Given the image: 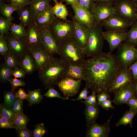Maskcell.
<instances>
[{
	"mask_svg": "<svg viewBox=\"0 0 137 137\" xmlns=\"http://www.w3.org/2000/svg\"><path fill=\"white\" fill-rule=\"evenodd\" d=\"M136 53H137V48H136Z\"/></svg>",
	"mask_w": 137,
	"mask_h": 137,
	"instance_id": "63",
	"label": "cell"
},
{
	"mask_svg": "<svg viewBox=\"0 0 137 137\" xmlns=\"http://www.w3.org/2000/svg\"><path fill=\"white\" fill-rule=\"evenodd\" d=\"M51 9L53 13L56 18L64 21L67 20L68 11L62 1L55 3L54 6L52 7Z\"/></svg>",
	"mask_w": 137,
	"mask_h": 137,
	"instance_id": "26",
	"label": "cell"
},
{
	"mask_svg": "<svg viewBox=\"0 0 137 137\" xmlns=\"http://www.w3.org/2000/svg\"><path fill=\"white\" fill-rule=\"evenodd\" d=\"M112 116L111 115L108 121L100 125L94 123L89 127L85 134L87 137H108L110 132V122Z\"/></svg>",
	"mask_w": 137,
	"mask_h": 137,
	"instance_id": "17",
	"label": "cell"
},
{
	"mask_svg": "<svg viewBox=\"0 0 137 137\" xmlns=\"http://www.w3.org/2000/svg\"><path fill=\"white\" fill-rule=\"evenodd\" d=\"M133 86L135 96L137 97V81H134L133 84Z\"/></svg>",
	"mask_w": 137,
	"mask_h": 137,
	"instance_id": "58",
	"label": "cell"
},
{
	"mask_svg": "<svg viewBox=\"0 0 137 137\" xmlns=\"http://www.w3.org/2000/svg\"><path fill=\"white\" fill-rule=\"evenodd\" d=\"M9 81L11 86V89L13 91H15V89L19 87H24L26 85L25 82L22 79H18L15 78H10Z\"/></svg>",
	"mask_w": 137,
	"mask_h": 137,
	"instance_id": "46",
	"label": "cell"
},
{
	"mask_svg": "<svg viewBox=\"0 0 137 137\" xmlns=\"http://www.w3.org/2000/svg\"><path fill=\"white\" fill-rule=\"evenodd\" d=\"M71 7L75 14V18L81 24L90 28L95 21L91 12L79 4Z\"/></svg>",
	"mask_w": 137,
	"mask_h": 137,
	"instance_id": "19",
	"label": "cell"
},
{
	"mask_svg": "<svg viewBox=\"0 0 137 137\" xmlns=\"http://www.w3.org/2000/svg\"><path fill=\"white\" fill-rule=\"evenodd\" d=\"M52 7L49 5L45 10L36 15L33 22L41 28L48 27L56 18L52 12Z\"/></svg>",
	"mask_w": 137,
	"mask_h": 137,
	"instance_id": "20",
	"label": "cell"
},
{
	"mask_svg": "<svg viewBox=\"0 0 137 137\" xmlns=\"http://www.w3.org/2000/svg\"><path fill=\"white\" fill-rule=\"evenodd\" d=\"M9 50L8 44L5 35H0V54L3 56Z\"/></svg>",
	"mask_w": 137,
	"mask_h": 137,
	"instance_id": "44",
	"label": "cell"
},
{
	"mask_svg": "<svg viewBox=\"0 0 137 137\" xmlns=\"http://www.w3.org/2000/svg\"><path fill=\"white\" fill-rule=\"evenodd\" d=\"M133 84L114 92V97L113 102L116 105H121L126 104L129 99L135 96Z\"/></svg>",
	"mask_w": 137,
	"mask_h": 137,
	"instance_id": "22",
	"label": "cell"
},
{
	"mask_svg": "<svg viewBox=\"0 0 137 137\" xmlns=\"http://www.w3.org/2000/svg\"><path fill=\"white\" fill-rule=\"evenodd\" d=\"M96 97L98 98L97 104L99 105L104 101L110 98L109 94L105 92L98 94Z\"/></svg>",
	"mask_w": 137,
	"mask_h": 137,
	"instance_id": "49",
	"label": "cell"
},
{
	"mask_svg": "<svg viewBox=\"0 0 137 137\" xmlns=\"http://www.w3.org/2000/svg\"><path fill=\"white\" fill-rule=\"evenodd\" d=\"M135 81H137V60L128 67Z\"/></svg>",
	"mask_w": 137,
	"mask_h": 137,
	"instance_id": "52",
	"label": "cell"
},
{
	"mask_svg": "<svg viewBox=\"0 0 137 137\" xmlns=\"http://www.w3.org/2000/svg\"><path fill=\"white\" fill-rule=\"evenodd\" d=\"M21 23L25 27L33 22L35 15L28 6L17 10Z\"/></svg>",
	"mask_w": 137,
	"mask_h": 137,
	"instance_id": "23",
	"label": "cell"
},
{
	"mask_svg": "<svg viewBox=\"0 0 137 137\" xmlns=\"http://www.w3.org/2000/svg\"><path fill=\"white\" fill-rule=\"evenodd\" d=\"M130 109L137 111V97L134 96L128 100L126 103Z\"/></svg>",
	"mask_w": 137,
	"mask_h": 137,
	"instance_id": "51",
	"label": "cell"
},
{
	"mask_svg": "<svg viewBox=\"0 0 137 137\" xmlns=\"http://www.w3.org/2000/svg\"><path fill=\"white\" fill-rule=\"evenodd\" d=\"M137 113V111L130 109L127 111L123 116L116 123V126L117 127L121 125H131L132 123V119Z\"/></svg>",
	"mask_w": 137,
	"mask_h": 137,
	"instance_id": "32",
	"label": "cell"
},
{
	"mask_svg": "<svg viewBox=\"0 0 137 137\" xmlns=\"http://www.w3.org/2000/svg\"><path fill=\"white\" fill-rule=\"evenodd\" d=\"M78 4L83 8L90 12L95 3V0H77Z\"/></svg>",
	"mask_w": 137,
	"mask_h": 137,
	"instance_id": "48",
	"label": "cell"
},
{
	"mask_svg": "<svg viewBox=\"0 0 137 137\" xmlns=\"http://www.w3.org/2000/svg\"><path fill=\"white\" fill-rule=\"evenodd\" d=\"M16 96L18 98L22 100L26 99L27 97V94L24 89L20 88L16 92Z\"/></svg>",
	"mask_w": 137,
	"mask_h": 137,
	"instance_id": "54",
	"label": "cell"
},
{
	"mask_svg": "<svg viewBox=\"0 0 137 137\" xmlns=\"http://www.w3.org/2000/svg\"><path fill=\"white\" fill-rule=\"evenodd\" d=\"M58 45L61 59L68 65H82L85 55L73 36L66 39Z\"/></svg>",
	"mask_w": 137,
	"mask_h": 137,
	"instance_id": "3",
	"label": "cell"
},
{
	"mask_svg": "<svg viewBox=\"0 0 137 137\" xmlns=\"http://www.w3.org/2000/svg\"><path fill=\"white\" fill-rule=\"evenodd\" d=\"M72 19L74 25L73 37L76 43L84 52L88 41L89 28L79 22L74 16Z\"/></svg>",
	"mask_w": 137,
	"mask_h": 137,
	"instance_id": "13",
	"label": "cell"
},
{
	"mask_svg": "<svg viewBox=\"0 0 137 137\" xmlns=\"http://www.w3.org/2000/svg\"><path fill=\"white\" fill-rule=\"evenodd\" d=\"M4 1H6L7 2H10L11 0H2Z\"/></svg>",
	"mask_w": 137,
	"mask_h": 137,
	"instance_id": "59",
	"label": "cell"
},
{
	"mask_svg": "<svg viewBox=\"0 0 137 137\" xmlns=\"http://www.w3.org/2000/svg\"><path fill=\"white\" fill-rule=\"evenodd\" d=\"M3 56L4 62L12 68L19 67L20 57L17 55L8 50Z\"/></svg>",
	"mask_w": 137,
	"mask_h": 137,
	"instance_id": "28",
	"label": "cell"
},
{
	"mask_svg": "<svg viewBox=\"0 0 137 137\" xmlns=\"http://www.w3.org/2000/svg\"><path fill=\"white\" fill-rule=\"evenodd\" d=\"M13 69L7 65L4 62L2 63L0 67V80L4 83L9 81L12 76Z\"/></svg>",
	"mask_w": 137,
	"mask_h": 137,
	"instance_id": "34",
	"label": "cell"
},
{
	"mask_svg": "<svg viewBox=\"0 0 137 137\" xmlns=\"http://www.w3.org/2000/svg\"><path fill=\"white\" fill-rule=\"evenodd\" d=\"M25 28L20 23L17 24H13L9 31L11 34L15 37L20 39L26 35V30Z\"/></svg>",
	"mask_w": 137,
	"mask_h": 137,
	"instance_id": "35",
	"label": "cell"
},
{
	"mask_svg": "<svg viewBox=\"0 0 137 137\" xmlns=\"http://www.w3.org/2000/svg\"><path fill=\"white\" fill-rule=\"evenodd\" d=\"M127 34V31H107L103 32L104 38L109 45V52L112 53L123 42L125 41Z\"/></svg>",
	"mask_w": 137,
	"mask_h": 137,
	"instance_id": "16",
	"label": "cell"
},
{
	"mask_svg": "<svg viewBox=\"0 0 137 137\" xmlns=\"http://www.w3.org/2000/svg\"><path fill=\"white\" fill-rule=\"evenodd\" d=\"M136 20H137V13H136Z\"/></svg>",
	"mask_w": 137,
	"mask_h": 137,
	"instance_id": "62",
	"label": "cell"
},
{
	"mask_svg": "<svg viewBox=\"0 0 137 137\" xmlns=\"http://www.w3.org/2000/svg\"><path fill=\"white\" fill-rule=\"evenodd\" d=\"M88 89L87 86L86 85L85 87L81 91L78 97L76 99H74V101H79L82 99H85L89 93Z\"/></svg>",
	"mask_w": 137,
	"mask_h": 137,
	"instance_id": "53",
	"label": "cell"
},
{
	"mask_svg": "<svg viewBox=\"0 0 137 137\" xmlns=\"http://www.w3.org/2000/svg\"><path fill=\"white\" fill-rule=\"evenodd\" d=\"M103 27L107 31H126L133 23L116 14L101 21Z\"/></svg>",
	"mask_w": 137,
	"mask_h": 137,
	"instance_id": "10",
	"label": "cell"
},
{
	"mask_svg": "<svg viewBox=\"0 0 137 137\" xmlns=\"http://www.w3.org/2000/svg\"><path fill=\"white\" fill-rule=\"evenodd\" d=\"M30 1H32V0H30Z\"/></svg>",
	"mask_w": 137,
	"mask_h": 137,
	"instance_id": "64",
	"label": "cell"
},
{
	"mask_svg": "<svg viewBox=\"0 0 137 137\" xmlns=\"http://www.w3.org/2000/svg\"><path fill=\"white\" fill-rule=\"evenodd\" d=\"M53 1H54L55 3H57L58 2V1L57 0H51Z\"/></svg>",
	"mask_w": 137,
	"mask_h": 137,
	"instance_id": "60",
	"label": "cell"
},
{
	"mask_svg": "<svg viewBox=\"0 0 137 137\" xmlns=\"http://www.w3.org/2000/svg\"><path fill=\"white\" fill-rule=\"evenodd\" d=\"M130 29L127 31L125 42L134 46H137V21L133 23Z\"/></svg>",
	"mask_w": 137,
	"mask_h": 137,
	"instance_id": "31",
	"label": "cell"
},
{
	"mask_svg": "<svg viewBox=\"0 0 137 137\" xmlns=\"http://www.w3.org/2000/svg\"><path fill=\"white\" fill-rule=\"evenodd\" d=\"M117 48L115 55L122 68L128 67L137 60L136 48L134 46L125 42Z\"/></svg>",
	"mask_w": 137,
	"mask_h": 137,
	"instance_id": "6",
	"label": "cell"
},
{
	"mask_svg": "<svg viewBox=\"0 0 137 137\" xmlns=\"http://www.w3.org/2000/svg\"><path fill=\"white\" fill-rule=\"evenodd\" d=\"M90 12L95 21H101L116 14L114 5L111 3L95 2Z\"/></svg>",
	"mask_w": 137,
	"mask_h": 137,
	"instance_id": "8",
	"label": "cell"
},
{
	"mask_svg": "<svg viewBox=\"0 0 137 137\" xmlns=\"http://www.w3.org/2000/svg\"><path fill=\"white\" fill-rule=\"evenodd\" d=\"M16 92L11 89L5 91L3 93L4 102L3 104L10 108L13 102L17 98L16 96Z\"/></svg>",
	"mask_w": 137,
	"mask_h": 137,
	"instance_id": "36",
	"label": "cell"
},
{
	"mask_svg": "<svg viewBox=\"0 0 137 137\" xmlns=\"http://www.w3.org/2000/svg\"><path fill=\"white\" fill-rule=\"evenodd\" d=\"M29 119L23 112L15 114L13 119L16 130L27 127Z\"/></svg>",
	"mask_w": 137,
	"mask_h": 137,
	"instance_id": "33",
	"label": "cell"
},
{
	"mask_svg": "<svg viewBox=\"0 0 137 137\" xmlns=\"http://www.w3.org/2000/svg\"><path fill=\"white\" fill-rule=\"evenodd\" d=\"M42 28L36 26L33 22L27 26L26 35L23 38L29 50L40 45Z\"/></svg>",
	"mask_w": 137,
	"mask_h": 137,
	"instance_id": "15",
	"label": "cell"
},
{
	"mask_svg": "<svg viewBox=\"0 0 137 137\" xmlns=\"http://www.w3.org/2000/svg\"><path fill=\"white\" fill-rule=\"evenodd\" d=\"M134 81L129 68H122L111 84L108 92L114 93L133 84Z\"/></svg>",
	"mask_w": 137,
	"mask_h": 137,
	"instance_id": "9",
	"label": "cell"
},
{
	"mask_svg": "<svg viewBox=\"0 0 137 137\" xmlns=\"http://www.w3.org/2000/svg\"><path fill=\"white\" fill-rule=\"evenodd\" d=\"M40 45L51 55H59V46L54 37L48 28H43L42 29Z\"/></svg>",
	"mask_w": 137,
	"mask_h": 137,
	"instance_id": "12",
	"label": "cell"
},
{
	"mask_svg": "<svg viewBox=\"0 0 137 137\" xmlns=\"http://www.w3.org/2000/svg\"><path fill=\"white\" fill-rule=\"evenodd\" d=\"M97 103L93 106H86L84 113L86 122L87 127L96 123L99 114L100 109Z\"/></svg>",
	"mask_w": 137,
	"mask_h": 137,
	"instance_id": "24",
	"label": "cell"
},
{
	"mask_svg": "<svg viewBox=\"0 0 137 137\" xmlns=\"http://www.w3.org/2000/svg\"><path fill=\"white\" fill-rule=\"evenodd\" d=\"M47 132L44 124L41 123L37 124L32 130L33 137H42Z\"/></svg>",
	"mask_w": 137,
	"mask_h": 137,
	"instance_id": "40",
	"label": "cell"
},
{
	"mask_svg": "<svg viewBox=\"0 0 137 137\" xmlns=\"http://www.w3.org/2000/svg\"><path fill=\"white\" fill-rule=\"evenodd\" d=\"M48 89V90L43 95L44 96L50 98H57L63 100H70L74 101V99H70L61 96L59 92L52 87Z\"/></svg>",
	"mask_w": 137,
	"mask_h": 137,
	"instance_id": "39",
	"label": "cell"
},
{
	"mask_svg": "<svg viewBox=\"0 0 137 137\" xmlns=\"http://www.w3.org/2000/svg\"><path fill=\"white\" fill-rule=\"evenodd\" d=\"M66 77L75 79L84 80V75L82 65H69L66 75Z\"/></svg>",
	"mask_w": 137,
	"mask_h": 137,
	"instance_id": "25",
	"label": "cell"
},
{
	"mask_svg": "<svg viewBox=\"0 0 137 137\" xmlns=\"http://www.w3.org/2000/svg\"><path fill=\"white\" fill-rule=\"evenodd\" d=\"M95 2L98 3H111L114 4L118 0H95Z\"/></svg>",
	"mask_w": 137,
	"mask_h": 137,
	"instance_id": "57",
	"label": "cell"
},
{
	"mask_svg": "<svg viewBox=\"0 0 137 137\" xmlns=\"http://www.w3.org/2000/svg\"><path fill=\"white\" fill-rule=\"evenodd\" d=\"M15 11V9L10 3L7 4L0 0V12L2 16L12 22L13 19L12 14Z\"/></svg>",
	"mask_w": 137,
	"mask_h": 137,
	"instance_id": "29",
	"label": "cell"
},
{
	"mask_svg": "<svg viewBox=\"0 0 137 137\" xmlns=\"http://www.w3.org/2000/svg\"><path fill=\"white\" fill-rule=\"evenodd\" d=\"M23 102L22 100L17 98L13 102L10 108L15 114L23 112Z\"/></svg>",
	"mask_w": 137,
	"mask_h": 137,
	"instance_id": "41",
	"label": "cell"
},
{
	"mask_svg": "<svg viewBox=\"0 0 137 137\" xmlns=\"http://www.w3.org/2000/svg\"><path fill=\"white\" fill-rule=\"evenodd\" d=\"M69 65L60 58L53 57L46 66L39 71V78L46 89L58 85L66 77Z\"/></svg>",
	"mask_w": 137,
	"mask_h": 137,
	"instance_id": "2",
	"label": "cell"
},
{
	"mask_svg": "<svg viewBox=\"0 0 137 137\" xmlns=\"http://www.w3.org/2000/svg\"><path fill=\"white\" fill-rule=\"evenodd\" d=\"M15 114L11 109L3 104L0 105V116L8 119L13 122Z\"/></svg>",
	"mask_w": 137,
	"mask_h": 137,
	"instance_id": "38",
	"label": "cell"
},
{
	"mask_svg": "<svg viewBox=\"0 0 137 137\" xmlns=\"http://www.w3.org/2000/svg\"><path fill=\"white\" fill-rule=\"evenodd\" d=\"M26 100L28 102V105L38 104L41 102L43 99L40 89H35L32 91L28 90Z\"/></svg>",
	"mask_w": 137,
	"mask_h": 137,
	"instance_id": "30",
	"label": "cell"
},
{
	"mask_svg": "<svg viewBox=\"0 0 137 137\" xmlns=\"http://www.w3.org/2000/svg\"><path fill=\"white\" fill-rule=\"evenodd\" d=\"M112 101L110 98L107 99L101 103L99 105L103 109L108 110L110 108L113 109L115 107L113 106L112 104Z\"/></svg>",
	"mask_w": 137,
	"mask_h": 137,
	"instance_id": "55",
	"label": "cell"
},
{
	"mask_svg": "<svg viewBox=\"0 0 137 137\" xmlns=\"http://www.w3.org/2000/svg\"><path fill=\"white\" fill-rule=\"evenodd\" d=\"M26 75L25 72L19 67L14 69L12 73V76L16 78H24Z\"/></svg>",
	"mask_w": 137,
	"mask_h": 137,
	"instance_id": "50",
	"label": "cell"
},
{
	"mask_svg": "<svg viewBox=\"0 0 137 137\" xmlns=\"http://www.w3.org/2000/svg\"><path fill=\"white\" fill-rule=\"evenodd\" d=\"M51 0H33L28 5L35 16L45 10L50 5Z\"/></svg>",
	"mask_w": 137,
	"mask_h": 137,
	"instance_id": "27",
	"label": "cell"
},
{
	"mask_svg": "<svg viewBox=\"0 0 137 137\" xmlns=\"http://www.w3.org/2000/svg\"><path fill=\"white\" fill-rule=\"evenodd\" d=\"M101 21H95L89 28L87 43L84 50L85 55L93 57L102 53L105 39Z\"/></svg>",
	"mask_w": 137,
	"mask_h": 137,
	"instance_id": "4",
	"label": "cell"
},
{
	"mask_svg": "<svg viewBox=\"0 0 137 137\" xmlns=\"http://www.w3.org/2000/svg\"><path fill=\"white\" fill-rule=\"evenodd\" d=\"M47 28L58 45L73 36L74 25L72 21H64L56 17Z\"/></svg>",
	"mask_w": 137,
	"mask_h": 137,
	"instance_id": "5",
	"label": "cell"
},
{
	"mask_svg": "<svg viewBox=\"0 0 137 137\" xmlns=\"http://www.w3.org/2000/svg\"><path fill=\"white\" fill-rule=\"evenodd\" d=\"M86 85L98 94L108 93L122 68L115 55L110 52L85 59L82 64Z\"/></svg>",
	"mask_w": 137,
	"mask_h": 137,
	"instance_id": "1",
	"label": "cell"
},
{
	"mask_svg": "<svg viewBox=\"0 0 137 137\" xmlns=\"http://www.w3.org/2000/svg\"><path fill=\"white\" fill-rule=\"evenodd\" d=\"M29 52L35 60L38 71L46 66L54 57L48 54L40 45L32 48Z\"/></svg>",
	"mask_w": 137,
	"mask_h": 137,
	"instance_id": "18",
	"label": "cell"
},
{
	"mask_svg": "<svg viewBox=\"0 0 137 137\" xmlns=\"http://www.w3.org/2000/svg\"><path fill=\"white\" fill-rule=\"evenodd\" d=\"M19 67L26 75H29L37 70L36 64L32 55L29 51L20 57Z\"/></svg>",
	"mask_w": 137,
	"mask_h": 137,
	"instance_id": "21",
	"label": "cell"
},
{
	"mask_svg": "<svg viewBox=\"0 0 137 137\" xmlns=\"http://www.w3.org/2000/svg\"><path fill=\"white\" fill-rule=\"evenodd\" d=\"M13 24L11 21L2 15L0 16V33L1 35H5L9 31L10 28Z\"/></svg>",
	"mask_w": 137,
	"mask_h": 137,
	"instance_id": "37",
	"label": "cell"
},
{
	"mask_svg": "<svg viewBox=\"0 0 137 137\" xmlns=\"http://www.w3.org/2000/svg\"><path fill=\"white\" fill-rule=\"evenodd\" d=\"M114 6L117 15L133 23L137 21V4L133 0H118Z\"/></svg>",
	"mask_w": 137,
	"mask_h": 137,
	"instance_id": "7",
	"label": "cell"
},
{
	"mask_svg": "<svg viewBox=\"0 0 137 137\" xmlns=\"http://www.w3.org/2000/svg\"><path fill=\"white\" fill-rule=\"evenodd\" d=\"M4 35L7 41L9 50L19 57L29 51L28 47L23 37L18 39L13 36L9 31Z\"/></svg>",
	"mask_w": 137,
	"mask_h": 137,
	"instance_id": "14",
	"label": "cell"
},
{
	"mask_svg": "<svg viewBox=\"0 0 137 137\" xmlns=\"http://www.w3.org/2000/svg\"><path fill=\"white\" fill-rule=\"evenodd\" d=\"M136 4H137V0H133Z\"/></svg>",
	"mask_w": 137,
	"mask_h": 137,
	"instance_id": "61",
	"label": "cell"
},
{
	"mask_svg": "<svg viewBox=\"0 0 137 137\" xmlns=\"http://www.w3.org/2000/svg\"><path fill=\"white\" fill-rule=\"evenodd\" d=\"M82 80L66 77L60 81L57 85L64 97L68 98L74 96L78 93Z\"/></svg>",
	"mask_w": 137,
	"mask_h": 137,
	"instance_id": "11",
	"label": "cell"
},
{
	"mask_svg": "<svg viewBox=\"0 0 137 137\" xmlns=\"http://www.w3.org/2000/svg\"><path fill=\"white\" fill-rule=\"evenodd\" d=\"M0 128L4 129H16L13 122L11 120L0 116Z\"/></svg>",
	"mask_w": 137,
	"mask_h": 137,
	"instance_id": "42",
	"label": "cell"
},
{
	"mask_svg": "<svg viewBox=\"0 0 137 137\" xmlns=\"http://www.w3.org/2000/svg\"><path fill=\"white\" fill-rule=\"evenodd\" d=\"M18 136L19 137H32V130L28 129L27 127L16 129Z\"/></svg>",
	"mask_w": 137,
	"mask_h": 137,
	"instance_id": "47",
	"label": "cell"
},
{
	"mask_svg": "<svg viewBox=\"0 0 137 137\" xmlns=\"http://www.w3.org/2000/svg\"><path fill=\"white\" fill-rule=\"evenodd\" d=\"M30 0H11L10 3L15 9L16 11L29 5Z\"/></svg>",
	"mask_w": 137,
	"mask_h": 137,
	"instance_id": "43",
	"label": "cell"
},
{
	"mask_svg": "<svg viewBox=\"0 0 137 137\" xmlns=\"http://www.w3.org/2000/svg\"><path fill=\"white\" fill-rule=\"evenodd\" d=\"M61 1H65L66 5H69L73 6L78 5L77 0H61Z\"/></svg>",
	"mask_w": 137,
	"mask_h": 137,
	"instance_id": "56",
	"label": "cell"
},
{
	"mask_svg": "<svg viewBox=\"0 0 137 137\" xmlns=\"http://www.w3.org/2000/svg\"><path fill=\"white\" fill-rule=\"evenodd\" d=\"M96 97V92L93 91L91 95L88 96L84 101H81L86 106H93L97 103Z\"/></svg>",
	"mask_w": 137,
	"mask_h": 137,
	"instance_id": "45",
	"label": "cell"
}]
</instances>
